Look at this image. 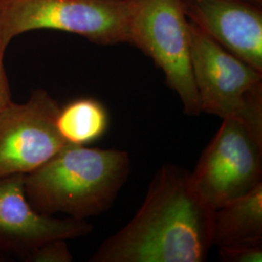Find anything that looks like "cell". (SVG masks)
I'll list each match as a JSON object with an SVG mask.
<instances>
[{
  "label": "cell",
  "mask_w": 262,
  "mask_h": 262,
  "mask_svg": "<svg viewBox=\"0 0 262 262\" xmlns=\"http://www.w3.org/2000/svg\"><path fill=\"white\" fill-rule=\"evenodd\" d=\"M129 44L150 57L187 116L201 112L191 66L188 19L181 0H126Z\"/></svg>",
  "instance_id": "5b68a950"
},
{
  "label": "cell",
  "mask_w": 262,
  "mask_h": 262,
  "mask_svg": "<svg viewBox=\"0 0 262 262\" xmlns=\"http://www.w3.org/2000/svg\"><path fill=\"white\" fill-rule=\"evenodd\" d=\"M130 170L126 150L67 145L25 175V191L40 214L85 220L112 206Z\"/></svg>",
  "instance_id": "7a4b0ae2"
},
{
  "label": "cell",
  "mask_w": 262,
  "mask_h": 262,
  "mask_svg": "<svg viewBox=\"0 0 262 262\" xmlns=\"http://www.w3.org/2000/svg\"><path fill=\"white\" fill-rule=\"evenodd\" d=\"M214 212L193 189L188 172L163 165L136 215L90 261H205L213 246Z\"/></svg>",
  "instance_id": "6da1fadb"
},
{
  "label": "cell",
  "mask_w": 262,
  "mask_h": 262,
  "mask_svg": "<svg viewBox=\"0 0 262 262\" xmlns=\"http://www.w3.org/2000/svg\"><path fill=\"white\" fill-rule=\"evenodd\" d=\"M73 255L70 253L66 240L59 239L42 245L28 257L29 262H71Z\"/></svg>",
  "instance_id": "4fadbf2b"
},
{
  "label": "cell",
  "mask_w": 262,
  "mask_h": 262,
  "mask_svg": "<svg viewBox=\"0 0 262 262\" xmlns=\"http://www.w3.org/2000/svg\"><path fill=\"white\" fill-rule=\"evenodd\" d=\"M191 66L201 112L239 122L262 141V71L188 20Z\"/></svg>",
  "instance_id": "3957f363"
},
{
  "label": "cell",
  "mask_w": 262,
  "mask_h": 262,
  "mask_svg": "<svg viewBox=\"0 0 262 262\" xmlns=\"http://www.w3.org/2000/svg\"><path fill=\"white\" fill-rule=\"evenodd\" d=\"M59 105L43 89L25 103L11 101L0 112V177L27 175L66 148L56 127Z\"/></svg>",
  "instance_id": "52a82bcc"
},
{
  "label": "cell",
  "mask_w": 262,
  "mask_h": 262,
  "mask_svg": "<svg viewBox=\"0 0 262 262\" xmlns=\"http://www.w3.org/2000/svg\"><path fill=\"white\" fill-rule=\"evenodd\" d=\"M250 1H252L253 3H256L258 5H262V0H250Z\"/></svg>",
  "instance_id": "9a60e30c"
},
{
  "label": "cell",
  "mask_w": 262,
  "mask_h": 262,
  "mask_svg": "<svg viewBox=\"0 0 262 262\" xmlns=\"http://www.w3.org/2000/svg\"><path fill=\"white\" fill-rule=\"evenodd\" d=\"M109 122L103 104L92 97H81L59 108L56 127L66 143L86 146L103 137Z\"/></svg>",
  "instance_id": "8fae6325"
},
{
  "label": "cell",
  "mask_w": 262,
  "mask_h": 262,
  "mask_svg": "<svg viewBox=\"0 0 262 262\" xmlns=\"http://www.w3.org/2000/svg\"><path fill=\"white\" fill-rule=\"evenodd\" d=\"M93 229L85 220L38 213L26 195L24 174L0 177V254L8 253L28 261L44 244L85 237Z\"/></svg>",
  "instance_id": "ba28073f"
},
{
  "label": "cell",
  "mask_w": 262,
  "mask_h": 262,
  "mask_svg": "<svg viewBox=\"0 0 262 262\" xmlns=\"http://www.w3.org/2000/svg\"><path fill=\"white\" fill-rule=\"evenodd\" d=\"M7 47H5L0 41V112L2 109L12 101L9 79L4 66V55Z\"/></svg>",
  "instance_id": "5bb4252c"
},
{
  "label": "cell",
  "mask_w": 262,
  "mask_h": 262,
  "mask_svg": "<svg viewBox=\"0 0 262 262\" xmlns=\"http://www.w3.org/2000/svg\"><path fill=\"white\" fill-rule=\"evenodd\" d=\"M189 180L214 211L243 196L262 183V141L241 123L224 120Z\"/></svg>",
  "instance_id": "8992f818"
},
{
  "label": "cell",
  "mask_w": 262,
  "mask_h": 262,
  "mask_svg": "<svg viewBox=\"0 0 262 262\" xmlns=\"http://www.w3.org/2000/svg\"><path fill=\"white\" fill-rule=\"evenodd\" d=\"M262 243V183L215 210L213 245Z\"/></svg>",
  "instance_id": "30bf717a"
},
{
  "label": "cell",
  "mask_w": 262,
  "mask_h": 262,
  "mask_svg": "<svg viewBox=\"0 0 262 262\" xmlns=\"http://www.w3.org/2000/svg\"><path fill=\"white\" fill-rule=\"evenodd\" d=\"M4 257H5V256H4V255H2V254H0V261H3V260H4V259H3V258H4Z\"/></svg>",
  "instance_id": "2e32d148"
},
{
  "label": "cell",
  "mask_w": 262,
  "mask_h": 262,
  "mask_svg": "<svg viewBox=\"0 0 262 262\" xmlns=\"http://www.w3.org/2000/svg\"><path fill=\"white\" fill-rule=\"evenodd\" d=\"M219 255L225 262H261L262 243L238 244L217 247Z\"/></svg>",
  "instance_id": "7c38bea8"
},
{
  "label": "cell",
  "mask_w": 262,
  "mask_h": 262,
  "mask_svg": "<svg viewBox=\"0 0 262 262\" xmlns=\"http://www.w3.org/2000/svg\"><path fill=\"white\" fill-rule=\"evenodd\" d=\"M55 29L97 45L129 43L126 0H0V41L8 47L19 34Z\"/></svg>",
  "instance_id": "277c9868"
},
{
  "label": "cell",
  "mask_w": 262,
  "mask_h": 262,
  "mask_svg": "<svg viewBox=\"0 0 262 262\" xmlns=\"http://www.w3.org/2000/svg\"><path fill=\"white\" fill-rule=\"evenodd\" d=\"M187 19L262 71V5L250 0H181Z\"/></svg>",
  "instance_id": "9c48e42d"
}]
</instances>
